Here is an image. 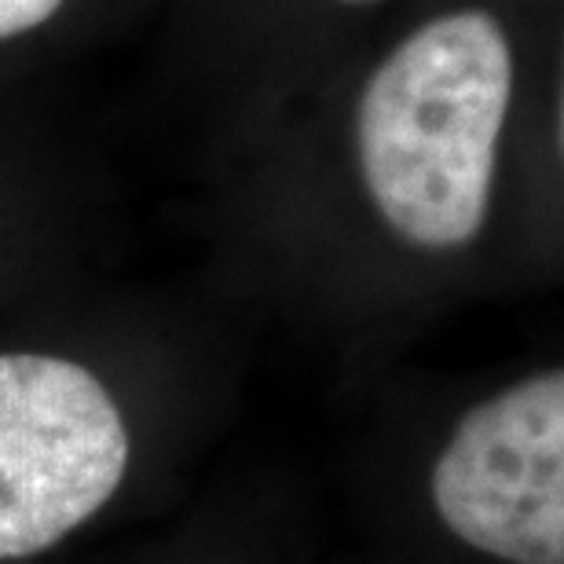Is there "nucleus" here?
I'll return each instance as SVG.
<instances>
[{"label":"nucleus","instance_id":"4","mask_svg":"<svg viewBox=\"0 0 564 564\" xmlns=\"http://www.w3.org/2000/svg\"><path fill=\"white\" fill-rule=\"evenodd\" d=\"M162 0H0V107L66 66L143 44Z\"/></svg>","mask_w":564,"mask_h":564},{"label":"nucleus","instance_id":"3","mask_svg":"<svg viewBox=\"0 0 564 564\" xmlns=\"http://www.w3.org/2000/svg\"><path fill=\"white\" fill-rule=\"evenodd\" d=\"M458 543L506 564H564V375L535 370L469 408L429 469Z\"/></svg>","mask_w":564,"mask_h":564},{"label":"nucleus","instance_id":"1","mask_svg":"<svg viewBox=\"0 0 564 564\" xmlns=\"http://www.w3.org/2000/svg\"><path fill=\"white\" fill-rule=\"evenodd\" d=\"M129 462L126 414L93 367L37 348L0 352V564L93 521Z\"/></svg>","mask_w":564,"mask_h":564},{"label":"nucleus","instance_id":"2","mask_svg":"<svg viewBox=\"0 0 564 564\" xmlns=\"http://www.w3.org/2000/svg\"><path fill=\"white\" fill-rule=\"evenodd\" d=\"M403 4L408 0H162L143 52L165 88L246 132Z\"/></svg>","mask_w":564,"mask_h":564}]
</instances>
